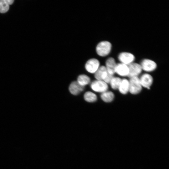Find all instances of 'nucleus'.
Returning <instances> with one entry per match:
<instances>
[{"label": "nucleus", "instance_id": "f257e3e1", "mask_svg": "<svg viewBox=\"0 0 169 169\" xmlns=\"http://www.w3.org/2000/svg\"><path fill=\"white\" fill-rule=\"evenodd\" d=\"M112 48L111 43L107 41H103L99 42L96 47L97 54L101 57L108 55L111 52Z\"/></svg>", "mask_w": 169, "mask_h": 169}, {"label": "nucleus", "instance_id": "f03ea898", "mask_svg": "<svg viewBox=\"0 0 169 169\" xmlns=\"http://www.w3.org/2000/svg\"><path fill=\"white\" fill-rule=\"evenodd\" d=\"M129 92L136 95L140 93L142 87L141 84L138 77H135L130 78Z\"/></svg>", "mask_w": 169, "mask_h": 169}, {"label": "nucleus", "instance_id": "7ed1b4c3", "mask_svg": "<svg viewBox=\"0 0 169 169\" xmlns=\"http://www.w3.org/2000/svg\"><path fill=\"white\" fill-rule=\"evenodd\" d=\"M91 89L94 91L101 93L108 90V84L103 80H96L92 81L90 85Z\"/></svg>", "mask_w": 169, "mask_h": 169}, {"label": "nucleus", "instance_id": "20e7f679", "mask_svg": "<svg viewBox=\"0 0 169 169\" xmlns=\"http://www.w3.org/2000/svg\"><path fill=\"white\" fill-rule=\"evenodd\" d=\"M140 64L142 70L147 72L154 71L157 67L156 63L154 61L148 59H143L141 61Z\"/></svg>", "mask_w": 169, "mask_h": 169}, {"label": "nucleus", "instance_id": "39448f33", "mask_svg": "<svg viewBox=\"0 0 169 169\" xmlns=\"http://www.w3.org/2000/svg\"><path fill=\"white\" fill-rule=\"evenodd\" d=\"M118 59L120 63L128 65L134 62L135 57L131 53L123 52L119 54Z\"/></svg>", "mask_w": 169, "mask_h": 169}, {"label": "nucleus", "instance_id": "423d86ee", "mask_svg": "<svg viewBox=\"0 0 169 169\" xmlns=\"http://www.w3.org/2000/svg\"><path fill=\"white\" fill-rule=\"evenodd\" d=\"M100 67L99 61L97 59L92 58L89 59L86 63L85 68L89 73L94 74Z\"/></svg>", "mask_w": 169, "mask_h": 169}, {"label": "nucleus", "instance_id": "0eeeda50", "mask_svg": "<svg viewBox=\"0 0 169 169\" xmlns=\"http://www.w3.org/2000/svg\"><path fill=\"white\" fill-rule=\"evenodd\" d=\"M128 66L129 73L128 77L130 78L138 77L142 70L140 64L136 63L133 62Z\"/></svg>", "mask_w": 169, "mask_h": 169}, {"label": "nucleus", "instance_id": "6e6552de", "mask_svg": "<svg viewBox=\"0 0 169 169\" xmlns=\"http://www.w3.org/2000/svg\"><path fill=\"white\" fill-rule=\"evenodd\" d=\"M139 78L142 87L150 89L153 83V79L152 76L148 73H145L142 74Z\"/></svg>", "mask_w": 169, "mask_h": 169}, {"label": "nucleus", "instance_id": "1a4fd4ad", "mask_svg": "<svg viewBox=\"0 0 169 169\" xmlns=\"http://www.w3.org/2000/svg\"><path fill=\"white\" fill-rule=\"evenodd\" d=\"M115 73L122 77L128 76L129 73L128 66L120 63L117 64Z\"/></svg>", "mask_w": 169, "mask_h": 169}, {"label": "nucleus", "instance_id": "9d476101", "mask_svg": "<svg viewBox=\"0 0 169 169\" xmlns=\"http://www.w3.org/2000/svg\"><path fill=\"white\" fill-rule=\"evenodd\" d=\"M116 64L115 59L112 57H110L106 59L105 66L109 74L114 75L115 73Z\"/></svg>", "mask_w": 169, "mask_h": 169}, {"label": "nucleus", "instance_id": "9b49d317", "mask_svg": "<svg viewBox=\"0 0 169 169\" xmlns=\"http://www.w3.org/2000/svg\"><path fill=\"white\" fill-rule=\"evenodd\" d=\"M84 87L80 85L77 81L72 82L69 87V90L70 93L74 95H77L83 91Z\"/></svg>", "mask_w": 169, "mask_h": 169}, {"label": "nucleus", "instance_id": "f8f14e48", "mask_svg": "<svg viewBox=\"0 0 169 169\" xmlns=\"http://www.w3.org/2000/svg\"><path fill=\"white\" fill-rule=\"evenodd\" d=\"M96 80H104L108 75V73L105 66H100L94 73Z\"/></svg>", "mask_w": 169, "mask_h": 169}, {"label": "nucleus", "instance_id": "ddd939ff", "mask_svg": "<svg viewBox=\"0 0 169 169\" xmlns=\"http://www.w3.org/2000/svg\"><path fill=\"white\" fill-rule=\"evenodd\" d=\"M129 80L125 78L121 79L118 89L120 93L122 95H126L129 92Z\"/></svg>", "mask_w": 169, "mask_h": 169}, {"label": "nucleus", "instance_id": "4468645a", "mask_svg": "<svg viewBox=\"0 0 169 169\" xmlns=\"http://www.w3.org/2000/svg\"><path fill=\"white\" fill-rule=\"evenodd\" d=\"M100 96L102 100L106 103L112 102L115 98L114 93L112 91L108 90L101 93Z\"/></svg>", "mask_w": 169, "mask_h": 169}, {"label": "nucleus", "instance_id": "2eb2a0df", "mask_svg": "<svg viewBox=\"0 0 169 169\" xmlns=\"http://www.w3.org/2000/svg\"><path fill=\"white\" fill-rule=\"evenodd\" d=\"M77 81L80 85L84 87L90 83V79L86 75L81 74L78 77Z\"/></svg>", "mask_w": 169, "mask_h": 169}, {"label": "nucleus", "instance_id": "dca6fc26", "mask_svg": "<svg viewBox=\"0 0 169 169\" xmlns=\"http://www.w3.org/2000/svg\"><path fill=\"white\" fill-rule=\"evenodd\" d=\"M84 100L88 102H94L97 100L96 95L90 91L86 92L84 95Z\"/></svg>", "mask_w": 169, "mask_h": 169}, {"label": "nucleus", "instance_id": "f3484780", "mask_svg": "<svg viewBox=\"0 0 169 169\" xmlns=\"http://www.w3.org/2000/svg\"><path fill=\"white\" fill-rule=\"evenodd\" d=\"M121 79L119 77L113 76L109 83L111 88L114 90H118Z\"/></svg>", "mask_w": 169, "mask_h": 169}, {"label": "nucleus", "instance_id": "a211bd4d", "mask_svg": "<svg viewBox=\"0 0 169 169\" xmlns=\"http://www.w3.org/2000/svg\"><path fill=\"white\" fill-rule=\"evenodd\" d=\"M9 5L6 0H0V13L7 12L9 9Z\"/></svg>", "mask_w": 169, "mask_h": 169}, {"label": "nucleus", "instance_id": "6ab92c4d", "mask_svg": "<svg viewBox=\"0 0 169 169\" xmlns=\"http://www.w3.org/2000/svg\"><path fill=\"white\" fill-rule=\"evenodd\" d=\"M6 1L9 5L12 4L14 2L13 0H6Z\"/></svg>", "mask_w": 169, "mask_h": 169}]
</instances>
